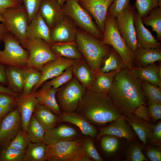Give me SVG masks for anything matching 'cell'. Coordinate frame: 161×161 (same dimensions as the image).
Listing matches in <instances>:
<instances>
[{
  "label": "cell",
  "instance_id": "1",
  "mask_svg": "<svg viewBox=\"0 0 161 161\" xmlns=\"http://www.w3.org/2000/svg\"><path fill=\"white\" fill-rule=\"evenodd\" d=\"M107 94L120 112L125 115L146 103L141 80L127 68L116 75Z\"/></svg>",
  "mask_w": 161,
  "mask_h": 161
},
{
  "label": "cell",
  "instance_id": "2",
  "mask_svg": "<svg viewBox=\"0 0 161 161\" xmlns=\"http://www.w3.org/2000/svg\"><path fill=\"white\" fill-rule=\"evenodd\" d=\"M86 89L76 109L77 113L92 123L100 125L113 122L123 116L107 94Z\"/></svg>",
  "mask_w": 161,
  "mask_h": 161
},
{
  "label": "cell",
  "instance_id": "3",
  "mask_svg": "<svg viewBox=\"0 0 161 161\" xmlns=\"http://www.w3.org/2000/svg\"><path fill=\"white\" fill-rule=\"evenodd\" d=\"M75 40L78 49L85 58L93 71L99 69L103 59L111 50L106 45L85 32L77 31Z\"/></svg>",
  "mask_w": 161,
  "mask_h": 161
},
{
  "label": "cell",
  "instance_id": "4",
  "mask_svg": "<svg viewBox=\"0 0 161 161\" xmlns=\"http://www.w3.org/2000/svg\"><path fill=\"white\" fill-rule=\"evenodd\" d=\"M46 145L45 160L92 161L84 154L83 140L81 139L51 142Z\"/></svg>",
  "mask_w": 161,
  "mask_h": 161
},
{
  "label": "cell",
  "instance_id": "5",
  "mask_svg": "<svg viewBox=\"0 0 161 161\" xmlns=\"http://www.w3.org/2000/svg\"><path fill=\"white\" fill-rule=\"evenodd\" d=\"M103 33L102 41L111 46L120 57L127 68L131 70L134 66L133 53L118 30L115 17L107 14Z\"/></svg>",
  "mask_w": 161,
  "mask_h": 161
},
{
  "label": "cell",
  "instance_id": "6",
  "mask_svg": "<svg viewBox=\"0 0 161 161\" xmlns=\"http://www.w3.org/2000/svg\"><path fill=\"white\" fill-rule=\"evenodd\" d=\"M2 41L4 49L0 55V64L5 66L22 69L27 66L29 52L21 46L18 38L11 32H7Z\"/></svg>",
  "mask_w": 161,
  "mask_h": 161
},
{
  "label": "cell",
  "instance_id": "7",
  "mask_svg": "<svg viewBox=\"0 0 161 161\" xmlns=\"http://www.w3.org/2000/svg\"><path fill=\"white\" fill-rule=\"evenodd\" d=\"M62 7L64 15L79 27L98 39L102 38L101 32L89 13L80 5L78 0H66Z\"/></svg>",
  "mask_w": 161,
  "mask_h": 161
},
{
  "label": "cell",
  "instance_id": "8",
  "mask_svg": "<svg viewBox=\"0 0 161 161\" xmlns=\"http://www.w3.org/2000/svg\"><path fill=\"white\" fill-rule=\"evenodd\" d=\"M2 14L7 32L16 37L25 48L27 41L26 32L28 17L24 6L22 4L18 7L8 8Z\"/></svg>",
  "mask_w": 161,
  "mask_h": 161
},
{
  "label": "cell",
  "instance_id": "9",
  "mask_svg": "<svg viewBox=\"0 0 161 161\" xmlns=\"http://www.w3.org/2000/svg\"><path fill=\"white\" fill-rule=\"evenodd\" d=\"M25 48L29 52L27 67L35 68L40 71L44 65L59 57L49 44L41 39L28 40Z\"/></svg>",
  "mask_w": 161,
  "mask_h": 161
},
{
  "label": "cell",
  "instance_id": "10",
  "mask_svg": "<svg viewBox=\"0 0 161 161\" xmlns=\"http://www.w3.org/2000/svg\"><path fill=\"white\" fill-rule=\"evenodd\" d=\"M85 89L80 82L74 78L62 88L58 89L57 92L58 99L63 112H72L76 110Z\"/></svg>",
  "mask_w": 161,
  "mask_h": 161
},
{
  "label": "cell",
  "instance_id": "11",
  "mask_svg": "<svg viewBox=\"0 0 161 161\" xmlns=\"http://www.w3.org/2000/svg\"><path fill=\"white\" fill-rule=\"evenodd\" d=\"M135 11L133 6L129 4L116 17L118 30L133 53L138 48L134 23Z\"/></svg>",
  "mask_w": 161,
  "mask_h": 161
},
{
  "label": "cell",
  "instance_id": "12",
  "mask_svg": "<svg viewBox=\"0 0 161 161\" xmlns=\"http://www.w3.org/2000/svg\"><path fill=\"white\" fill-rule=\"evenodd\" d=\"M78 60L59 57L56 59L44 65L41 68V78L33 88L34 92L47 80L60 75L66 69L75 65Z\"/></svg>",
  "mask_w": 161,
  "mask_h": 161
},
{
  "label": "cell",
  "instance_id": "13",
  "mask_svg": "<svg viewBox=\"0 0 161 161\" xmlns=\"http://www.w3.org/2000/svg\"><path fill=\"white\" fill-rule=\"evenodd\" d=\"M80 5L93 17L103 33L108 9L114 0H78Z\"/></svg>",
  "mask_w": 161,
  "mask_h": 161
},
{
  "label": "cell",
  "instance_id": "14",
  "mask_svg": "<svg viewBox=\"0 0 161 161\" xmlns=\"http://www.w3.org/2000/svg\"><path fill=\"white\" fill-rule=\"evenodd\" d=\"M21 123L18 109L11 111L5 116L0 127V143L6 147L19 130Z\"/></svg>",
  "mask_w": 161,
  "mask_h": 161
},
{
  "label": "cell",
  "instance_id": "15",
  "mask_svg": "<svg viewBox=\"0 0 161 161\" xmlns=\"http://www.w3.org/2000/svg\"><path fill=\"white\" fill-rule=\"evenodd\" d=\"M38 12L50 30L64 18L62 6L57 0H42Z\"/></svg>",
  "mask_w": 161,
  "mask_h": 161
},
{
  "label": "cell",
  "instance_id": "16",
  "mask_svg": "<svg viewBox=\"0 0 161 161\" xmlns=\"http://www.w3.org/2000/svg\"><path fill=\"white\" fill-rule=\"evenodd\" d=\"M16 104L21 117L22 130L26 132L35 107L38 104L35 93L21 94L16 97Z\"/></svg>",
  "mask_w": 161,
  "mask_h": 161
},
{
  "label": "cell",
  "instance_id": "17",
  "mask_svg": "<svg viewBox=\"0 0 161 161\" xmlns=\"http://www.w3.org/2000/svg\"><path fill=\"white\" fill-rule=\"evenodd\" d=\"M134 20L138 47L160 49L161 43L157 41L151 32L145 27L142 18L137 11L134 12Z\"/></svg>",
  "mask_w": 161,
  "mask_h": 161
},
{
  "label": "cell",
  "instance_id": "18",
  "mask_svg": "<svg viewBox=\"0 0 161 161\" xmlns=\"http://www.w3.org/2000/svg\"><path fill=\"white\" fill-rule=\"evenodd\" d=\"M77 31L72 24L64 17L50 30L51 43L73 42Z\"/></svg>",
  "mask_w": 161,
  "mask_h": 161
},
{
  "label": "cell",
  "instance_id": "19",
  "mask_svg": "<svg viewBox=\"0 0 161 161\" xmlns=\"http://www.w3.org/2000/svg\"><path fill=\"white\" fill-rule=\"evenodd\" d=\"M26 37L27 40L40 38L51 43L50 30L38 12L28 24Z\"/></svg>",
  "mask_w": 161,
  "mask_h": 161
},
{
  "label": "cell",
  "instance_id": "20",
  "mask_svg": "<svg viewBox=\"0 0 161 161\" xmlns=\"http://www.w3.org/2000/svg\"><path fill=\"white\" fill-rule=\"evenodd\" d=\"M106 135L123 137L129 140L133 139L134 137L132 131L127 122L126 117L123 116L108 126L101 128L97 137L98 139Z\"/></svg>",
  "mask_w": 161,
  "mask_h": 161
},
{
  "label": "cell",
  "instance_id": "21",
  "mask_svg": "<svg viewBox=\"0 0 161 161\" xmlns=\"http://www.w3.org/2000/svg\"><path fill=\"white\" fill-rule=\"evenodd\" d=\"M59 122H66L75 125L82 133L95 138L97 135L96 128L85 117L77 112H63L59 116Z\"/></svg>",
  "mask_w": 161,
  "mask_h": 161
},
{
  "label": "cell",
  "instance_id": "22",
  "mask_svg": "<svg viewBox=\"0 0 161 161\" xmlns=\"http://www.w3.org/2000/svg\"><path fill=\"white\" fill-rule=\"evenodd\" d=\"M58 89L46 83L39 90L35 93L38 104L48 108L59 116L62 113L56 99V94Z\"/></svg>",
  "mask_w": 161,
  "mask_h": 161
},
{
  "label": "cell",
  "instance_id": "23",
  "mask_svg": "<svg viewBox=\"0 0 161 161\" xmlns=\"http://www.w3.org/2000/svg\"><path fill=\"white\" fill-rule=\"evenodd\" d=\"M126 116L127 122L144 144L146 143L148 140H151L154 124L140 119L132 112Z\"/></svg>",
  "mask_w": 161,
  "mask_h": 161
},
{
  "label": "cell",
  "instance_id": "24",
  "mask_svg": "<svg viewBox=\"0 0 161 161\" xmlns=\"http://www.w3.org/2000/svg\"><path fill=\"white\" fill-rule=\"evenodd\" d=\"M44 138L47 144L79 138L78 132L74 128L65 125L46 130Z\"/></svg>",
  "mask_w": 161,
  "mask_h": 161
},
{
  "label": "cell",
  "instance_id": "25",
  "mask_svg": "<svg viewBox=\"0 0 161 161\" xmlns=\"http://www.w3.org/2000/svg\"><path fill=\"white\" fill-rule=\"evenodd\" d=\"M161 60L160 49L138 47L133 53V61L138 66L143 67Z\"/></svg>",
  "mask_w": 161,
  "mask_h": 161
},
{
  "label": "cell",
  "instance_id": "26",
  "mask_svg": "<svg viewBox=\"0 0 161 161\" xmlns=\"http://www.w3.org/2000/svg\"><path fill=\"white\" fill-rule=\"evenodd\" d=\"M130 70L134 75L140 80L147 81L161 88L159 66L154 63L143 67L133 66Z\"/></svg>",
  "mask_w": 161,
  "mask_h": 161
},
{
  "label": "cell",
  "instance_id": "27",
  "mask_svg": "<svg viewBox=\"0 0 161 161\" xmlns=\"http://www.w3.org/2000/svg\"><path fill=\"white\" fill-rule=\"evenodd\" d=\"M33 115L46 131L55 127L59 122V116L48 108L40 104L36 105Z\"/></svg>",
  "mask_w": 161,
  "mask_h": 161
},
{
  "label": "cell",
  "instance_id": "28",
  "mask_svg": "<svg viewBox=\"0 0 161 161\" xmlns=\"http://www.w3.org/2000/svg\"><path fill=\"white\" fill-rule=\"evenodd\" d=\"M120 70L104 73L99 69L93 72L94 80L91 89L107 94L112 85L116 75Z\"/></svg>",
  "mask_w": 161,
  "mask_h": 161
},
{
  "label": "cell",
  "instance_id": "29",
  "mask_svg": "<svg viewBox=\"0 0 161 161\" xmlns=\"http://www.w3.org/2000/svg\"><path fill=\"white\" fill-rule=\"evenodd\" d=\"M53 52L58 56L79 60L82 57L74 42L52 43L49 44Z\"/></svg>",
  "mask_w": 161,
  "mask_h": 161
},
{
  "label": "cell",
  "instance_id": "30",
  "mask_svg": "<svg viewBox=\"0 0 161 161\" xmlns=\"http://www.w3.org/2000/svg\"><path fill=\"white\" fill-rule=\"evenodd\" d=\"M6 75L7 87L18 94H22L24 80L22 69L12 66H6Z\"/></svg>",
  "mask_w": 161,
  "mask_h": 161
},
{
  "label": "cell",
  "instance_id": "31",
  "mask_svg": "<svg viewBox=\"0 0 161 161\" xmlns=\"http://www.w3.org/2000/svg\"><path fill=\"white\" fill-rule=\"evenodd\" d=\"M78 61L73 66V73L84 88L91 89L93 82L94 72L85 63Z\"/></svg>",
  "mask_w": 161,
  "mask_h": 161
},
{
  "label": "cell",
  "instance_id": "32",
  "mask_svg": "<svg viewBox=\"0 0 161 161\" xmlns=\"http://www.w3.org/2000/svg\"><path fill=\"white\" fill-rule=\"evenodd\" d=\"M46 130L33 115L29 123L26 131L28 141L34 143H43L47 144L44 138Z\"/></svg>",
  "mask_w": 161,
  "mask_h": 161
},
{
  "label": "cell",
  "instance_id": "33",
  "mask_svg": "<svg viewBox=\"0 0 161 161\" xmlns=\"http://www.w3.org/2000/svg\"><path fill=\"white\" fill-rule=\"evenodd\" d=\"M46 144L29 141L24 150L23 161H44Z\"/></svg>",
  "mask_w": 161,
  "mask_h": 161
},
{
  "label": "cell",
  "instance_id": "34",
  "mask_svg": "<svg viewBox=\"0 0 161 161\" xmlns=\"http://www.w3.org/2000/svg\"><path fill=\"white\" fill-rule=\"evenodd\" d=\"M24 80V86L22 94H28L32 92L34 87L40 80L41 72L33 67H26L22 69Z\"/></svg>",
  "mask_w": 161,
  "mask_h": 161
},
{
  "label": "cell",
  "instance_id": "35",
  "mask_svg": "<svg viewBox=\"0 0 161 161\" xmlns=\"http://www.w3.org/2000/svg\"><path fill=\"white\" fill-rule=\"evenodd\" d=\"M143 24L151 26L157 34V40H161V8L157 7L142 18Z\"/></svg>",
  "mask_w": 161,
  "mask_h": 161
},
{
  "label": "cell",
  "instance_id": "36",
  "mask_svg": "<svg viewBox=\"0 0 161 161\" xmlns=\"http://www.w3.org/2000/svg\"><path fill=\"white\" fill-rule=\"evenodd\" d=\"M107 56L103 66L99 69L101 72L106 73L127 68L120 57L114 49L111 50Z\"/></svg>",
  "mask_w": 161,
  "mask_h": 161
},
{
  "label": "cell",
  "instance_id": "37",
  "mask_svg": "<svg viewBox=\"0 0 161 161\" xmlns=\"http://www.w3.org/2000/svg\"><path fill=\"white\" fill-rule=\"evenodd\" d=\"M141 87L150 103L161 104V88L147 81L141 80Z\"/></svg>",
  "mask_w": 161,
  "mask_h": 161
},
{
  "label": "cell",
  "instance_id": "38",
  "mask_svg": "<svg viewBox=\"0 0 161 161\" xmlns=\"http://www.w3.org/2000/svg\"><path fill=\"white\" fill-rule=\"evenodd\" d=\"M100 145L102 149L106 153L111 154L117 150L119 144V141L116 137L106 135L102 136Z\"/></svg>",
  "mask_w": 161,
  "mask_h": 161
},
{
  "label": "cell",
  "instance_id": "39",
  "mask_svg": "<svg viewBox=\"0 0 161 161\" xmlns=\"http://www.w3.org/2000/svg\"><path fill=\"white\" fill-rule=\"evenodd\" d=\"M157 0H135V7L142 18L146 16L153 9L157 7Z\"/></svg>",
  "mask_w": 161,
  "mask_h": 161
},
{
  "label": "cell",
  "instance_id": "40",
  "mask_svg": "<svg viewBox=\"0 0 161 161\" xmlns=\"http://www.w3.org/2000/svg\"><path fill=\"white\" fill-rule=\"evenodd\" d=\"M24 151L17 150L7 146L1 153L2 161H23Z\"/></svg>",
  "mask_w": 161,
  "mask_h": 161
},
{
  "label": "cell",
  "instance_id": "41",
  "mask_svg": "<svg viewBox=\"0 0 161 161\" xmlns=\"http://www.w3.org/2000/svg\"><path fill=\"white\" fill-rule=\"evenodd\" d=\"M126 158L127 160L129 161H148L143 154L141 147L134 143L129 145L126 151Z\"/></svg>",
  "mask_w": 161,
  "mask_h": 161
},
{
  "label": "cell",
  "instance_id": "42",
  "mask_svg": "<svg viewBox=\"0 0 161 161\" xmlns=\"http://www.w3.org/2000/svg\"><path fill=\"white\" fill-rule=\"evenodd\" d=\"M73 66L68 68L61 74L52 79L47 83L54 88L58 89L60 86L67 83L72 78Z\"/></svg>",
  "mask_w": 161,
  "mask_h": 161
},
{
  "label": "cell",
  "instance_id": "43",
  "mask_svg": "<svg viewBox=\"0 0 161 161\" xmlns=\"http://www.w3.org/2000/svg\"><path fill=\"white\" fill-rule=\"evenodd\" d=\"M29 141L26 132L23 130H19L10 141L8 146L17 150L24 151L27 147Z\"/></svg>",
  "mask_w": 161,
  "mask_h": 161
},
{
  "label": "cell",
  "instance_id": "44",
  "mask_svg": "<svg viewBox=\"0 0 161 161\" xmlns=\"http://www.w3.org/2000/svg\"><path fill=\"white\" fill-rule=\"evenodd\" d=\"M83 149L84 154L92 160L103 161L92 140L87 138L83 140Z\"/></svg>",
  "mask_w": 161,
  "mask_h": 161
},
{
  "label": "cell",
  "instance_id": "45",
  "mask_svg": "<svg viewBox=\"0 0 161 161\" xmlns=\"http://www.w3.org/2000/svg\"><path fill=\"white\" fill-rule=\"evenodd\" d=\"M28 17V24L38 12L42 0H22Z\"/></svg>",
  "mask_w": 161,
  "mask_h": 161
},
{
  "label": "cell",
  "instance_id": "46",
  "mask_svg": "<svg viewBox=\"0 0 161 161\" xmlns=\"http://www.w3.org/2000/svg\"><path fill=\"white\" fill-rule=\"evenodd\" d=\"M130 4V0H114L110 6L107 14L116 17Z\"/></svg>",
  "mask_w": 161,
  "mask_h": 161
},
{
  "label": "cell",
  "instance_id": "47",
  "mask_svg": "<svg viewBox=\"0 0 161 161\" xmlns=\"http://www.w3.org/2000/svg\"><path fill=\"white\" fill-rule=\"evenodd\" d=\"M15 97L9 94L0 93V105L10 111L16 104Z\"/></svg>",
  "mask_w": 161,
  "mask_h": 161
},
{
  "label": "cell",
  "instance_id": "48",
  "mask_svg": "<svg viewBox=\"0 0 161 161\" xmlns=\"http://www.w3.org/2000/svg\"><path fill=\"white\" fill-rule=\"evenodd\" d=\"M148 108L150 116L152 120L156 122L161 119V104L148 103Z\"/></svg>",
  "mask_w": 161,
  "mask_h": 161
},
{
  "label": "cell",
  "instance_id": "49",
  "mask_svg": "<svg viewBox=\"0 0 161 161\" xmlns=\"http://www.w3.org/2000/svg\"><path fill=\"white\" fill-rule=\"evenodd\" d=\"M132 113L138 118L146 122L150 123L151 121L148 108L144 105H140Z\"/></svg>",
  "mask_w": 161,
  "mask_h": 161
},
{
  "label": "cell",
  "instance_id": "50",
  "mask_svg": "<svg viewBox=\"0 0 161 161\" xmlns=\"http://www.w3.org/2000/svg\"><path fill=\"white\" fill-rule=\"evenodd\" d=\"M22 4V0H0V13L2 14L8 8L18 7Z\"/></svg>",
  "mask_w": 161,
  "mask_h": 161
},
{
  "label": "cell",
  "instance_id": "51",
  "mask_svg": "<svg viewBox=\"0 0 161 161\" xmlns=\"http://www.w3.org/2000/svg\"><path fill=\"white\" fill-rule=\"evenodd\" d=\"M146 155L151 161H161V153L158 150L151 148L146 152Z\"/></svg>",
  "mask_w": 161,
  "mask_h": 161
},
{
  "label": "cell",
  "instance_id": "52",
  "mask_svg": "<svg viewBox=\"0 0 161 161\" xmlns=\"http://www.w3.org/2000/svg\"><path fill=\"white\" fill-rule=\"evenodd\" d=\"M151 140L159 142L161 140V121H159L154 125L152 133Z\"/></svg>",
  "mask_w": 161,
  "mask_h": 161
},
{
  "label": "cell",
  "instance_id": "53",
  "mask_svg": "<svg viewBox=\"0 0 161 161\" xmlns=\"http://www.w3.org/2000/svg\"><path fill=\"white\" fill-rule=\"evenodd\" d=\"M5 66L0 64V85H7Z\"/></svg>",
  "mask_w": 161,
  "mask_h": 161
},
{
  "label": "cell",
  "instance_id": "54",
  "mask_svg": "<svg viewBox=\"0 0 161 161\" xmlns=\"http://www.w3.org/2000/svg\"><path fill=\"white\" fill-rule=\"evenodd\" d=\"M0 93H4L10 95L15 97L18 96V94L14 92L7 87H5L0 85Z\"/></svg>",
  "mask_w": 161,
  "mask_h": 161
},
{
  "label": "cell",
  "instance_id": "55",
  "mask_svg": "<svg viewBox=\"0 0 161 161\" xmlns=\"http://www.w3.org/2000/svg\"><path fill=\"white\" fill-rule=\"evenodd\" d=\"M8 32L7 27L5 23H0V43L2 41L3 38Z\"/></svg>",
  "mask_w": 161,
  "mask_h": 161
},
{
  "label": "cell",
  "instance_id": "56",
  "mask_svg": "<svg viewBox=\"0 0 161 161\" xmlns=\"http://www.w3.org/2000/svg\"><path fill=\"white\" fill-rule=\"evenodd\" d=\"M10 111L0 105V117H1L7 114Z\"/></svg>",
  "mask_w": 161,
  "mask_h": 161
},
{
  "label": "cell",
  "instance_id": "57",
  "mask_svg": "<svg viewBox=\"0 0 161 161\" xmlns=\"http://www.w3.org/2000/svg\"><path fill=\"white\" fill-rule=\"evenodd\" d=\"M59 3L62 6L64 4L66 1V0H57Z\"/></svg>",
  "mask_w": 161,
  "mask_h": 161
},
{
  "label": "cell",
  "instance_id": "58",
  "mask_svg": "<svg viewBox=\"0 0 161 161\" xmlns=\"http://www.w3.org/2000/svg\"><path fill=\"white\" fill-rule=\"evenodd\" d=\"M0 21L1 22H4V19L2 14L0 13Z\"/></svg>",
  "mask_w": 161,
  "mask_h": 161
},
{
  "label": "cell",
  "instance_id": "59",
  "mask_svg": "<svg viewBox=\"0 0 161 161\" xmlns=\"http://www.w3.org/2000/svg\"><path fill=\"white\" fill-rule=\"evenodd\" d=\"M157 7L161 8V0H157Z\"/></svg>",
  "mask_w": 161,
  "mask_h": 161
},
{
  "label": "cell",
  "instance_id": "60",
  "mask_svg": "<svg viewBox=\"0 0 161 161\" xmlns=\"http://www.w3.org/2000/svg\"><path fill=\"white\" fill-rule=\"evenodd\" d=\"M161 66H159V75L160 78L161 79Z\"/></svg>",
  "mask_w": 161,
  "mask_h": 161
},
{
  "label": "cell",
  "instance_id": "61",
  "mask_svg": "<svg viewBox=\"0 0 161 161\" xmlns=\"http://www.w3.org/2000/svg\"><path fill=\"white\" fill-rule=\"evenodd\" d=\"M2 52H3L2 51L0 50V55L2 54Z\"/></svg>",
  "mask_w": 161,
  "mask_h": 161
},
{
  "label": "cell",
  "instance_id": "62",
  "mask_svg": "<svg viewBox=\"0 0 161 161\" xmlns=\"http://www.w3.org/2000/svg\"><path fill=\"white\" fill-rule=\"evenodd\" d=\"M0 154H1V152H0Z\"/></svg>",
  "mask_w": 161,
  "mask_h": 161
},
{
  "label": "cell",
  "instance_id": "63",
  "mask_svg": "<svg viewBox=\"0 0 161 161\" xmlns=\"http://www.w3.org/2000/svg\"><path fill=\"white\" fill-rule=\"evenodd\" d=\"M0 118H1V117H0Z\"/></svg>",
  "mask_w": 161,
  "mask_h": 161
}]
</instances>
